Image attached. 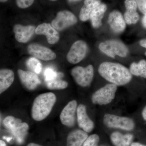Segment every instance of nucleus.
I'll return each instance as SVG.
<instances>
[{
    "instance_id": "4c0bfd02",
    "label": "nucleus",
    "mask_w": 146,
    "mask_h": 146,
    "mask_svg": "<svg viewBox=\"0 0 146 146\" xmlns=\"http://www.w3.org/2000/svg\"><path fill=\"white\" fill-rule=\"evenodd\" d=\"M6 140H7V142H9V141H11V138H4Z\"/></svg>"
},
{
    "instance_id": "6e6552de",
    "label": "nucleus",
    "mask_w": 146,
    "mask_h": 146,
    "mask_svg": "<svg viewBox=\"0 0 146 146\" xmlns=\"http://www.w3.org/2000/svg\"><path fill=\"white\" fill-rule=\"evenodd\" d=\"M88 51V46L83 40L76 41L72 45L67 55L69 63L75 64L80 62L86 56Z\"/></svg>"
},
{
    "instance_id": "ddd939ff",
    "label": "nucleus",
    "mask_w": 146,
    "mask_h": 146,
    "mask_svg": "<svg viewBox=\"0 0 146 146\" xmlns=\"http://www.w3.org/2000/svg\"><path fill=\"white\" fill-rule=\"evenodd\" d=\"M18 74L21 83L28 90H35L41 83L38 77L33 72L19 70Z\"/></svg>"
},
{
    "instance_id": "aec40b11",
    "label": "nucleus",
    "mask_w": 146,
    "mask_h": 146,
    "mask_svg": "<svg viewBox=\"0 0 146 146\" xmlns=\"http://www.w3.org/2000/svg\"><path fill=\"white\" fill-rule=\"evenodd\" d=\"M101 3L100 0H85L80 12L79 18L80 21L84 22L90 19L91 12Z\"/></svg>"
},
{
    "instance_id": "a211bd4d",
    "label": "nucleus",
    "mask_w": 146,
    "mask_h": 146,
    "mask_svg": "<svg viewBox=\"0 0 146 146\" xmlns=\"http://www.w3.org/2000/svg\"><path fill=\"white\" fill-rule=\"evenodd\" d=\"M107 9V6L101 3L94 9L91 13L90 20L94 28L98 29L101 26L102 19Z\"/></svg>"
},
{
    "instance_id": "1a4fd4ad",
    "label": "nucleus",
    "mask_w": 146,
    "mask_h": 146,
    "mask_svg": "<svg viewBox=\"0 0 146 146\" xmlns=\"http://www.w3.org/2000/svg\"><path fill=\"white\" fill-rule=\"evenodd\" d=\"M27 51L32 56L45 61L53 60L56 57V54L51 50L39 44H31L27 47Z\"/></svg>"
},
{
    "instance_id": "dca6fc26",
    "label": "nucleus",
    "mask_w": 146,
    "mask_h": 146,
    "mask_svg": "<svg viewBox=\"0 0 146 146\" xmlns=\"http://www.w3.org/2000/svg\"><path fill=\"white\" fill-rule=\"evenodd\" d=\"M125 5L126 11L124 18L126 23L129 25L137 23L139 16L137 12L138 6L135 0H125Z\"/></svg>"
},
{
    "instance_id": "423d86ee",
    "label": "nucleus",
    "mask_w": 146,
    "mask_h": 146,
    "mask_svg": "<svg viewBox=\"0 0 146 146\" xmlns=\"http://www.w3.org/2000/svg\"><path fill=\"white\" fill-rule=\"evenodd\" d=\"M71 75L78 84L82 87H86L91 84L94 77V67L91 65L85 68L76 66L71 71Z\"/></svg>"
},
{
    "instance_id": "c9c22d12",
    "label": "nucleus",
    "mask_w": 146,
    "mask_h": 146,
    "mask_svg": "<svg viewBox=\"0 0 146 146\" xmlns=\"http://www.w3.org/2000/svg\"><path fill=\"white\" fill-rule=\"evenodd\" d=\"M0 146H6L5 142L2 140H1L0 141Z\"/></svg>"
},
{
    "instance_id": "7ed1b4c3",
    "label": "nucleus",
    "mask_w": 146,
    "mask_h": 146,
    "mask_svg": "<svg viewBox=\"0 0 146 146\" xmlns=\"http://www.w3.org/2000/svg\"><path fill=\"white\" fill-rule=\"evenodd\" d=\"M100 50L108 56L115 58L116 56L125 57L129 50L126 45L117 39H109L102 42L99 46Z\"/></svg>"
},
{
    "instance_id": "bb28decb",
    "label": "nucleus",
    "mask_w": 146,
    "mask_h": 146,
    "mask_svg": "<svg viewBox=\"0 0 146 146\" xmlns=\"http://www.w3.org/2000/svg\"><path fill=\"white\" fill-rule=\"evenodd\" d=\"M44 76L46 81H50L57 78L58 76H63V74L61 73H57L50 68H47L44 72Z\"/></svg>"
},
{
    "instance_id": "473e14b6",
    "label": "nucleus",
    "mask_w": 146,
    "mask_h": 146,
    "mask_svg": "<svg viewBox=\"0 0 146 146\" xmlns=\"http://www.w3.org/2000/svg\"><path fill=\"white\" fill-rule=\"evenodd\" d=\"M130 146H146V145H143L138 142H134V143H131Z\"/></svg>"
},
{
    "instance_id": "9d476101",
    "label": "nucleus",
    "mask_w": 146,
    "mask_h": 146,
    "mask_svg": "<svg viewBox=\"0 0 146 146\" xmlns=\"http://www.w3.org/2000/svg\"><path fill=\"white\" fill-rule=\"evenodd\" d=\"M77 108V102L76 100L69 102L64 107L60 115V121L63 125L69 127L74 125Z\"/></svg>"
},
{
    "instance_id": "72a5a7b5",
    "label": "nucleus",
    "mask_w": 146,
    "mask_h": 146,
    "mask_svg": "<svg viewBox=\"0 0 146 146\" xmlns=\"http://www.w3.org/2000/svg\"><path fill=\"white\" fill-rule=\"evenodd\" d=\"M142 24L146 28V13L144 16L143 18V20H142Z\"/></svg>"
},
{
    "instance_id": "c85d7f7f",
    "label": "nucleus",
    "mask_w": 146,
    "mask_h": 146,
    "mask_svg": "<svg viewBox=\"0 0 146 146\" xmlns=\"http://www.w3.org/2000/svg\"><path fill=\"white\" fill-rule=\"evenodd\" d=\"M35 0H16L17 6L21 9H26L31 6Z\"/></svg>"
},
{
    "instance_id": "a878e982",
    "label": "nucleus",
    "mask_w": 146,
    "mask_h": 146,
    "mask_svg": "<svg viewBox=\"0 0 146 146\" xmlns=\"http://www.w3.org/2000/svg\"><path fill=\"white\" fill-rule=\"evenodd\" d=\"M22 120L11 116H9L5 118L3 123L6 128L11 132L20 123Z\"/></svg>"
},
{
    "instance_id": "b1692460",
    "label": "nucleus",
    "mask_w": 146,
    "mask_h": 146,
    "mask_svg": "<svg viewBox=\"0 0 146 146\" xmlns=\"http://www.w3.org/2000/svg\"><path fill=\"white\" fill-rule=\"evenodd\" d=\"M46 82L47 88L50 90H61L66 89L68 85L67 82L57 78L46 81Z\"/></svg>"
},
{
    "instance_id": "ea45409f",
    "label": "nucleus",
    "mask_w": 146,
    "mask_h": 146,
    "mask_svg": "<svg viewBox=\"0 0 146 146\" xmlns=\"http://www.w3.org/2000/svg\"><path fill=\"white\" fill-rule=\"evenodd\" d=\"M49 1H56L57 0H49Z\"/></svg>"
},
{
    "instance_id": "4468645a",
    "label": "nucleus",
    "mask_w": 146,
    "mask_h": 146,
    "mask_svg": "<svg viewBox=\"0 0 146 146\" xmlns=\"http://www.w3.org/2000/svg\"><path fill=\"white\" fill-rule=\"evenodd\" d=\"M77 118L78 125L86 133H90L94 127V122L89 117L86 106L80 104L78 106L77 109Z\"/></svg>"
},
{
    "instance_id": "f03ea898",
    "label": "nucleus",
    "mask_w": 146,
    "mask_h": 146,
    "mask_svg": "<svg viewBox=\"0 0 146 146\" xmlns=\"http://www.w3.org/2000/svg\"><path fill=\"white\" fill-rule=\"evenodd\" d=\"M56 100L55 95L51 92L41 94L36 97L32 107L33 119L37 121L44 119L50 113Z\"/></svg>"
},
{
    "instance_id": "20e7f679",
    "label": "nucleus",
    "mask_w": 146,
    "mask_h": 146,
    "mask_svg": "<svg viewBox=\"0 0 146 146\" xmlns=\"http://www.w3.org/2000/svg\"><path fill=\"white\" fill-rule=\"evenodd\" d=\"M117 87V85L111 83L99 89L92 95V103L99 105H105L110 103L115 98Z\"/></svg>"
},
{
    "instance_id": "2eb2a0df",
    "label": "nucleus",
    "mask_w": 146,
    "mask_h": 146,
    "mask_svg": "<svg viewBox=\"0 0 146 146\" xmlns=\"http://www.w3.org/2000/svg\"><path fill=\"white\" fill-rule=\"evenodd\" d=\"M108 23L115 33H121L125 30L126 23L124 17L119 11L114 10L110 13Z\"/></svg>"
},
{
    "instance_id": "6ab92c4d",
    "label": "nucleus",
    "mask_w": 146,
    "mask_h": 146,
    "mask_svg": "<svg viewBox=\"0 0 146 146\" xmlns=\"http://www.w3.org/2000/svg\"><path fill=\"white\" fill-rule=\"evenodd\" d=\"M14 80V74L9 69H3L0 71V94L9 88Z\"/></svg>"
},
{
    "instance_id": "2f4dec72",
    "label": "nucleus",
    "mask_w": 146,
    "mask_h": 146,
    "mask_svg": "<svg viewBox=\"0 0 146 146\" xmlns=\"http://www.w3.org/2000/svg\"><path fill=\"white\" fill-rule=\"evenodd\" d=\"M142 116L143 119L146 121V106L143 110L142 112Z\"/></svg>"
},
{
    "instance_id": "c756f323",
    "label": "nucleus",
    "mask_w": 146,
    "mask_h": 146,
    "mask_svg": "<svg viewBox=\"0 0 146 146\" xmlns=\"http://www.w3.org/2000/svg\"><path fill=\"white\" fill-rule=\"evenodd\" d=\"M138 8L140 11L144 14L146 13V0H135Z\"/></svg>"
},
{
    "instance_id": "7c9ffc66",
    "label": "nucleus",
    "mask_w": 146,
    "mask_h": 146,
    "mask_svg": "<svg viewBox=\"0 0 146 146\" xmlns=\"http://www.w3.org/2000/svg\"><path fill=\"white\" fill-rule=\"evenodd\" d=\"M140 44L141 46L144 47V48H146V39H142L140 41ZM145 55L146 56V51L145 52Z\"/></svg>"
},
{
    "instance_id": "f3484780",
    "label": "nucleus",
    "mask_w": 146,
    "mask_h": 146,
    "mask_svg": "<svg viewBox=\"0 0 146 146\" xmlns=\"http://www.w3.org/2000/svg\"><path fill=\"white\" fill-rule=\"evenodd\" d=\"M88 134L83 130L77 129L72 131L67 139V146H82Z\"/></svg>"
},
{
    "instance_id": "39448f33",
    "label": "nucleus",
    "mask_w": 146,
    "mask_h": 146,
    "mask_svg": "<svg viewBox=\"0 0 146 146\" xmlns=\"http://www.w3.org/2000/svg\"><path fill=\"white\" fill-rule=\"evenodd\" d=\"M103 122L108 127L131 131L135 127V123L131 118L121 117L111 114H106L104 117Z\"/></svg>"
},
{
    "instance_id": "0eeeda50",
    "label": "nucleus",
    "mask_w": 146,
    "mask_h": 146,
    "mask_svg": "<svg viewBox=\"0 0 146 146\" xmlns=\"http://www.w3.org/2000/svg\"><path fill=\"white\" fill-rule=\"evenodd\" d=\"M77 18L74 13L68 10H63L57 13L51 25L58 31H61L77 23Z\"/></svg>"
},
{
    "instance_id": "5701e85b",
    "label": "nucleus",
    "mask_w": 146,
    "mask_h": 146,
    "mask_svg": "<svg viewBox=\"0 0 146 146\" xmlns=\"http://www.w3.org/2000/svg\"><path fill=\"white\" fill-rule=\"evenodd\" d=\"M129 71L133 75L146 78V60L142 59L138 63L133 62L131 64Z\"/></svg>"
},
{
    "instance_id": "f8f14e48",
    "label": "nucleus",
    "mask_w": 146,
    "mask_h": 146,
    "mask_svg": "<svg viewBox=\"0 0 146 146\" xmlns=\"http://www.w3.org/2000/svg\"><path fill=\"white\" fill-rule=\"evenodd\" d=\"M35 33L38 35H45L48 43L50 44H56L60 39L58 32L49 23H44L39 25L36 28Z\"/></svg>"
},
{
    "instance_id": "f704fd0d",
    "label": "nucleus",
    "mask_w": 146,
    "mask_h": 146,
    "mask_svg": "<svg viewBox=\"0 0 146 146\" xmlns=\"http://www.w3.org/2000/svg\"><path fill=\"white\" fill-rule=\"evenodd\" d=\"M27 146H42L38 145V144L34 143H30Z\"/></svg>"
},
{
    "instance_id": "58836bf2",
    "label": "nucleus",
    "mask_w": 146,
    "mask_h": 146,
    "mask_svg": "<svg viewBox=\"0 0 146 146\" xmlns=\"http://www.w3.org/2000/svg\"><path fill=\"white\" fill-rule=\"evenodd\" d=\"M7 1H8V0H0V2L2 3L6 2Z\"/></svg>"
},
{
    "instance_id": "4be33fe9",
    "label": "nucleus",
    "mask_w": 146,
    "mask_h": 146,
    "mask_svg": "<svg viewBox=\"0 0 146 146\" xmlns=\"http://www.w3.org/2000/svg\"><path fill=\"white\" fill-rule=\"evenodd\" d=\"M29 126L26 123L22 122L12 131L11 133L18 144H22L25 141L28 133Z\"/></svg>"
},
{
    "instance_id": "f257e3e1",
    "label": "nucleus",
    "mask_w": 146,
    "mask_h": 146,
    "mask_svg": "<svg viewBox=\"0 0 146 146\" xmlns=\"http://www.w3.org/2000/svg\"><path fill=\"white\" fill-rule=\"evenodd\" d=\"M98 71L102 77L117 86L126 85L132 79L129 70L119 63L103 62L99 66Z\"/></svg>"
},
{
    "instance_id": "412c9836",
    "label": "nucleus",
    "mask_w": 146,
    "mask_h": 146,
    "mask_svg": "<svg viewBox=\"0 0 146 146\" xmlns=\"http://www.w3.org/2000/svg\"><path fill=\"white\" fill-rule=\"evenodd\" d=\"M110 138L112 143L115 146H130L133 136L129 133L123 134L115 131L112 133Z\"/></svg>"
},
{
    "instance_id": "393cba45",
    "label": "nucleus",
    "mask_w": 146,
    "mask_h": 146,
    "mask_svg": "<svg viewBox=\"0 0 146 146\" xmlns=\"http://www.w3.org/2000/svg\"><path fill=\"white\" fill-rule=\"evenodd\" d=\"M27 68L36 74H39L42 70V65L41 62L36 58H29L26 62Z\"/></svg>"
},
{
    "instance_id": "cd10ccee",
    "label": "nucleus",
    "mask_w": 146,
    "mask_h": 146,
    "mask_svg": "<svg viewBox=\"0 0 146 146\" xmlns=\"http://www.w3.org/2000/svg\"><path fill=\"white\" fill-rule=\"evenodd\" d=\"M99 142V136L96 134H92L87 137L82 146H98Z\"/></svg>"
},
{
    "instance_id": "e433bc0d",
    "label": "nucleus",
    "mask_w": 146,
    "mask_h": 146,
    "mask_svg": "<svg viewBox=\"0 0 146 146\" xmlns=\"http://www.w3.org/2000/svg\"><path fill=\"white\" fill-rule=\"evenodd\" d=\"M70 2V3H73V2H78L80 1H81L82 0H68Z\"/></svg>"
},
{
    "instance_id": "9b49d317",
    "label": "nucleus",
    "mask_w": 146,
    "mask_h": 146,
    "mask_svg": "<svg viewBox=\"0 0 146 146\" xmlns=\"http://www.w3.org/2000/svg\"><path fill=\"white\" fill-rule=\"evenodd\" d=\"M36 28L34 25L23 26L20 24L14 25L13 31L17 42L26 43L29 42L35 32Z\"/></svg>"
}]
</instances>
